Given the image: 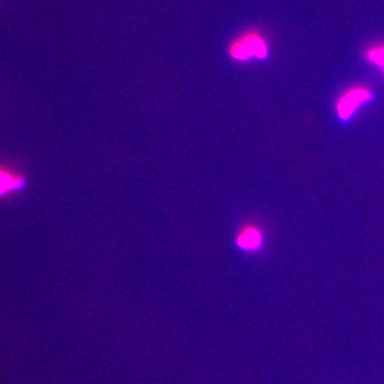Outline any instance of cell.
Masks as SVG:
<instances>
[{
	"label": "cell",
	"instance_id": "7a4b0ae2",
	"mask_svg": "<svg viewBox=\"0 0 384 384\" xmlns=\"http://www.w3.org/2000/svg\"><path fill=\"white\" fill-rule=\"evenodd\" d=\"M373 99L372 93L366 89L357 87L343 93L336 104L337 115L342 121H348L362 105Z\"/></svg>",
	"mask_w": 384,
	"mask_h": 384
},
{
	"label": "cell",
	"instance_id": "6da1fadb",
	"mask_svg": "<svg viewBox=\"0 0 384 384\" xmlns=\"http://www.w3.org/2000/svg\"><path fill=\"white\" fill-rule=\"evenodd\" d=\"M228 52L230 57L238 62H246L252 58L264 60L268 55L266 42L256 31H248L234 40Z\"/></svg>",
	"mask_w": 384,
	"mask_h": 384
},
{
	"label": "cell",
	"instance_id": "3957f363",
	"mask_svg": "<svg viewBox=\"0 0 384 384\" xmlns=\"http://www.w3.org/2000/svg\"><path fill=\"white\" fill-rule=\"evenodd\" d=\"M264 237L257 227L248 226L240 230L236 244L243 251L255 252L262 248Z\"/></svg>",
	"mask_w": 384,
	"mask_h": 384
},
{
	"label": "cell",
	"instance_id": "277c9868",
	"mask_svg": "<svg viewBox=\"0 0 384 384\" xmlns=\"http://www.w3.org/2000/svg\"><path fill=\"white\" fill-rule=\"evenodd\" d=\"M25 186V178L0 167V199L15 192H21Z\"/></svg>",
	"mask_w": 384,
	"mask_h": 384
},
{
	"label": "cell",
	"instance_id": "5b68a950",
	"mask_svg": "<svg viewBox=\"0 0 384 384\" xmlns=\"http://www.w3.org/2000/svg\"><path fill=\"white\" fill-rule=\"evenodd\" d=\"M367 58L372 64L378 65L384 71V46L370 50L368 52Z\"/></svg>",
	"mask_w": 384,
	"mask_h": 384
}]
</instances>
